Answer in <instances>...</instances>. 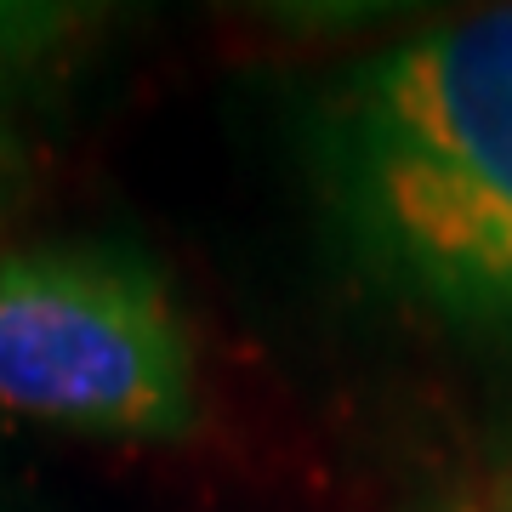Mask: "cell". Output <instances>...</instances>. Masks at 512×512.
Here are the masks:
<instances>
[{"label":"cell","instance_id":"cell-3","mask_svg":"<svg viewBox=\"0 0 512 512\" xmlns=\"http://www.w3.org/2000/svg\"><path fill=\"white\" fill-rule=\"evenodd\" d=\"M86 29L80 6H52V0H0V103L6 92L57 57Z\"/></svg>","mask_w":512,"mask_h":512},{"label":"cell","instance_id":"cell-2","mask_svg":"<svg viewBox=\"0 0 512 512\" xmlns=\"http://www.w3.org/2000/svg\"><path fill=\"white\" fill-rule=\"evenodd\" d=\"M194 348L165 279L120 245H35L0 262V416L92 439H183Z\"/></svg>","mask_w":512,"mask_h":512},{"label":"cell","instance_id":"cell-4","mask_svg":"<svg viewBox=\"0 0 512 512\" xmlns=\"http://www.w3.org/2000/svg\"><path fill=\"white\" fill-rule=\"evenodd\" d=\"M18 171H23V143H18V131H12V114H6V103H0V200L12 194Z\"/></svg>","mask_w":512,"mask_h":512},{"label":"cell","instance_id":"cell-1","mask_svg":"<svg viewBox=\"0 0 512 512\" xmlns=\"http://www.w3.org/2000/svg\"><path fill=\"white\" fill-rule=\"evenodd\" d=\"M336 211L399 291L512 313V6L365 57L319 114Z\"/></svg>","mask_w":512,"mask_h":512}]
</instances>
